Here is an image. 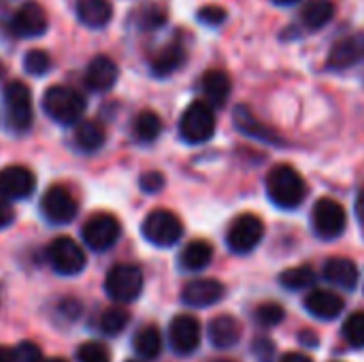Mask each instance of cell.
<instances>
[{
    "mask_svg": "<svg viewBox=\"0 0 364 362\" xmlns=\"http://www.w3.org/2000/svg\"><path fill=\"white\" fill-rule=\"evenodd\" d=\"M213 362H235V361H228V358H218V361Z\"/></svg>",
    "mask_w": 364,
    "mask_h": 362,
    "instance_id": "47",
    "label": "cell"
},
{
    "mask_svg": "<svg viewBox=\"0 0 364 362\" xmlns=\"http://www.w3.org/2000/svg\"><path fill=\"white\" fill-rule=\"evenodd\" d=\"M113 15V6L109 0H79L77 17L87 28H105Z\"/></svg>",
    "mask_w": 364,
    "mask_h": 362,
    "instance_id": "23",
    "label": "cell"
},
{
    "mask_svg": "<svg viewBox=\"0 0 364 362\" xmlns=\"http://www.w3.org/2000/svg\"><path fill=\"white\" fill-rule=\"evenodd\" d=\"M132 346H134V350H136L139 356H143V358H147V361L158 358L160 352H162V335H160L158 326L147 324V326L139 329L136 335H134Z\"/></svg>",
    "mask_w": 364,
    "mask_h": 362,
    "instance_id": "27",
    "label": "cell"
},
{
    "mask_svg": "<svg viewBox=\"0 0 364 362\" xmlns=\"http://www.w3.org/2000/svg\"><path fill=\"white\" fill-rule=\"evenodd\" d=\"M311 222H314V230L320 239L333 241L343 235V230L348 226V215H346V209L341 203H337L333 198H320L314 207Z\"/></svg>",
    "mask_w": 364,
    "mask_h": 362,
    "instance_id": "8",
    "label": "cell"
},
{
    "mask_svg": "<svg viewBox=\"0 0 364 362\" xmlns=\"http://www.w3.org/2000/svg\"><path fill=\"white\" fill-rule=\"evenodd\" d=\"M168 344L175 354L190 356L200 346V322L190 314H179L168 326Z\"/></svg>",
    "mask_w": 364,
    "mask_h": 362,
    "instance_id": "12",
    "label": "cell"
},
{
    "mask_svg": "<svg viewBox=\"0 0 364 362\" xmlns=\"http://www.w3.org/2000/svg\"><path fill=\"white\" fill-rule=\"evenodd\" d=\"M79 362H111V352L100 341H85L77 350Z\"/></svg>",
    "mask_w": 364,
    "mask_h": 362,
    "instance_id": "36",
    "label": "cell"
},
{
    "mask_svg": "<svg viewBox=\"0 0 364 362\" xmlns=\"http://www.w3.org/2000/svg\"><path fill=\"white\" fill-rule=\"evenodd\" d=\"M224 286L218 280H194L183 286L181 301L190 307H211L224 297Z\"/></svg>",
    "mask_w": 364,
    "mask_h": 362,
    "instance_id": "17",
    "label": "cell"
},
{
    "mask_svg": "<svg viewBox=\"0 0 364 362\" xmlns=\"http://www.w3.org/2000/svg\"><path fill=\"white\" fill-rule=\"evenodd\" d=\"M136 23L143 28V30H156L160 26L166 23V9L156 4V2H149V4H143L139 9V15H136Z\"/></svg>",
    "mask_w": 364,
    "mask_h": 362,
    "instance_id": "32",
    "label": "cell"
},
{
    "mask_svg": "<svg viewBox=\"0 0 364 362\" xmlns=\"http://www.w3.org/2000/svg\"><path fill=\"white\" fill-rule=\"evenodd\" d=\"M324 277L346 290H354L358 284V267L350 258H331L324 265Z\"/></svg>",
    "mask_w": 364,
    "mask_h": 362,
    "instance_id": "21",
    "label": "cell"
},
{
    "mask_svg": "<svg viewBox=\"0 0 364 362\" xmlns=\"http://www.w3.org/2000/svg\"><path fill=\"white\" fill-rule=\"evenodd\" d=\"M264 237V222L254 213L239 215L226 235V243L235 254H250Z\"/></svg>",
    "mask_w": 364,
    "mask_h": 362,
    "instance_id": "10",
    "label": "cell"
},
{
    "mask_svg": "<svg viewBox=\"0 0 364 362\" xmlns=\"http://www.w3.org/2000/svg\"><path fill=\"white\" fill-rule=\"evenodd\" d=\"M209 341L220 348V350H226V348H232L239 344L241 339V324L232 318V316H218L209 322Z\"/></svg>",
    "mask_w": 364,
    "mask_h": 362,
    "instance_id": "19",
    "label": "cell"
},
{
    "mask_svg": "<svg viewBox=\"0 0 364 362\" xmlns=\"http://www.w3.org/2000/svg\"><path fill=\"white\" fill-rule=\"evenodd\" d=\"M11 354H13V362H41V358H43L41 348L36 344H32V341L17 344L11 350Z\"/></svg>",
    "mask_w": 364,
    "mask_h": 362,
    "instance_id": "37",
    "label": "cell"
},
{
    "mask_svg": "<svg viewBox=\"0 0 364 362\" xmlns=\"http://www.w3.org/2000/svg\"><path fill=\"white\" fill-rule=\"evenodd\" d=\"M41 362H66V361H62V358H41Z\"/></svg>",
    "mask_w": 364,
    "mask_h": 362,
    "instance_id": "46",
    "label": "cell"
},
{
    "mask_svg": "<svg viewBox=\"0 0 364 362\" xmlns=\"http://www.w3.org/2000/svg\"><path fill=\"white\" fill-rule=\"evenodd\" d=\"M346 303L339 294L331 290H314L305 297V309L320 318V320H333L343 312Z\"/></svg>",
    "mask_w": 364,
    "mask_h": 362,
    "instance_id": "18",
    "label": "cell"
},
{
    "mask_svg": "<svg viewBox=\"0 0 364 362\" xmlns=\"http://www.w3.org/2000/svg\"><path fill=\"white\" fill-rule=\"evenodd\" d=\"M41 211L47 222L55 226H64L75 220L79 205L73 196V192L64 186H51L41 198Z\"/></svg>",
    "mask_w": 364,
    "mask_h": 362,
    "instance_id": "11",
    "label": "cell"
},
{
    "mask_svg": "<svg viewBox=\"0 0 364 362\" xmlns=\"http://www.w3.org/2000/svg\"><path fill=\"white\" fill-rule=\"evenodd\" d=\"M43 109L45 113L62 124V126H73L77 124L83 113H85V100L83 96L66 85H51L45 94H43Z\"/></svg>",
    "mask_w": 364,
    "mask_h": 362,
    "instance_id": "2",
    "label": "cell"
},
{
    "mask_svg": "<svg viewBox=\"0 0 364 362\" xmlns=\"http://www.w3.org/2000/svg\"><path fill=\"white\" fill-rule=\"evenodd\" d=\"M356 215H358L360 224L364 226V188L360 190V194H358V201H356Z\"/></svg>",
    "mask_w": 364,
    "mask_h": 362,
    "instance_id": "43",
    "label": "cell"
},
{
    "mask_svg": "<svg viewBox=\"0 0 364 362\" xmlns=\"http://www.w3.org/2000/svg\"><path fill=\"white\" fill-rule=\"evenodd\" d=\"M215 132V113L213 107L205 100H194L181 113L179 119V134L186 143L198 145L213 137Z\"/></svg>",
    "mask_w": 364,
    "mask_h": 362,
    "instance_id": "4",
    "label": "cell"
},
{
    "mask_svg": "<svg viewBox=\"0 0 364 362\" xmlns=\"http://www.w3.org/2000/svg\"><path fill=\"white\" fill-rule=\"evenodd\" d=\"M254 354H256L258 362H271L273 361V356H275V346H273V341L267 339V337L256 339V341H254Z\"/></svg>",
    "mask_w": 364,
    "mask_h": 362,
    "instance_id": "40",
    "label": "cell"
},
{
    "mask_svg": "<svg viewBox=\"0 0 364 362\" xmlns=\"http://www.w3.org/2000/svg\"><path fill=\"white\" fill-rule=\"evenodd\" d=\"M314 282H316V273L309 267H292L279 275V284L288 290H305L314 286Z\"/></svg>",
    "mask_w": 364,
    "mask_h": 362,
    "instance_id": "31",
    "label": "cell"
},
{
    "mask_svg": "<svg viewBox=\"0 0 364 362\" xmlns=\"http://www.w3.org/2000/svg\"><path fill=\"white\" fill-rule=\"evenodd\" d=\"M186 62V49L181 43H171L162 47L154 58H151V73L156 77H168L173 75L181 64Z\"/></svg>",
    "mask_w": 364,
    "mask_h": 362,
    "instance_id": "24",
    "label": "cell"
},
{
    "mask_svg": "<svg viewBox=\"0 0 364 362\" xmlns=\"http://www.w3.org/2000/svg\"><path fill=\"white\" fill-rule=\"evenodd\" d=\"M47 260L60 275H79L87 265L83 247L70 237L53 239L47 247Z\"/></svg>",
    "mask_w": 364,
    "mask_h": 362,
    "instance_id": "7",
    "label": "cell"
},
{
    "mask_svg": "<svg viewBox=\"0 0 364 362\" xmlns=\"http://www.w3.org/2000/svg\"><path fill=\"white\" fill-rule=\"evenodd\" d=\"M235 124H237V128H239L243 134H247V137H254V139L267 141V143H275V145L282 143V139H279L269 126L260 124V122L254 117V113H252L245 105H239V107L235 109Z\"/></svg>",
    "mask_w": 364,
    "mask_h": 362,
    "instance_id": "22",
    "label": "cell"
},
{
    "mask_svg": "<svg viewBox=\"0 0 364 362\" xmlns=\"http://www.w3.org/2000/svg\"><path fill=\"white\" fill-rule=\"evenodd\" d=\"M47 13L38 2H23L11 17V32L21 38H36L47 30Z\"/></svg>",
    "mask_w": 364,
    "mask_h": 362,
    "instance_id": "14",
    "label": "cell"
},
{
    "mask_svg": "<svg viewBox=\"0 0 364 362\" xmlns=\"http://www.w3.org/2000/svg\"><path fill=\"white\" fill-rule=\"evenodd\" d=\"M360 60H364V32H358V34H352V36H346V38L337 41L333 45L331 53H328L326 66L335 68V70H341V68L358 64Z\"/></svg>",
    "mask_w": 364,
    "mask_h": 362,
    "instance_id": "15",
    "label": "cell"
},
{
    "mask_svg": "<svg viewBox=\"0 0 364 362\" xmlns=\"http://www.w3.org/2000/svg\"><path fill=\"white\" fill-rule=\"evenodd\" d=\"M49 66H51V58H49V53L43 51V49H30V51L26 53V58H23V68H26V73H30V75H34V77L45 75V73L49 70Z\"/></svg>",
    "mask_w": 364,
    "mask_h": 362,
    "instance_id": "35",
    "label": "cell"
},
{
    "mask_svg": "<svg viewBox=\"0 0 364 362\" xmlns=\"http://www.w3.org/2000/svg\"><path fill=\"white\" fill-rule=\"evenodd\" d=\"M13 220H15V211H13V207L9 205V201H6V198H0V230H2V228H6V226H11V224H13Z\"/></svg>",
    "mask_w": 364,
    "mask_h": 362,
    "instance_id": "41",
    "label": "cell"
},
{
    "mask_svg": "<svg viewBox=\"0 0 364 362\" xmlns=\"http://www.w3.org/2000/svg\"><path fill=\"white\" fill-rule=\"evenodd\" d=\"M333 17H335V4L331 0H309L301 13V19L309 30L324 28Z\"/></svg>",
    "mask_w": 364,
    "mask_h": 362,
    "instance_id": "28",
    "label": "cell"
},
{
    "mask_svg": "<svg viewBox=\"0 0 364 362\" xmlns=\"http://www.w3.org/2000/svg\"><path fill=\"white\" fill-rule=\"evenodd\" d=\"M0 362H13L11 350H6V348H2V346H0Z\"/></svg>",
    "mask_w": 364,
    "mask_h": 362,
    "instance_id": "44",
    "label": "cell"
},
{
    "mask_svg": "<svg viewBox=\"0 0 364 362\" xmlns=\"http://www.w3.org/2000/svg\"><path fill=\"white\" fill-rule=\"evenodd\" d=\"M143 237L158 247H171L183 237V224L181 220L168 211V209H154L145 220H143Z\"/></svg>",
    "mask_w": 364,
    "mask_h": 362,
    "instance_id": "6",
    "label": "cell"
},
{
    "mask_svg": "<svg viewBox=\"0 0 364 362\" xmlns=\"http://www.w3.org/2000/svg\"><path fill=\"white\" fill-rule=\"evenodd\" d=\"M119 235H122V224L111 213H96L81 228V237L85 245L94 252H105L113 247Z\"/></svg>",
    "mask_w": 364,
    "mask_h": 362,
    "instance_id": "9",
    "label": "cell"
},
{
    "mask_svg": "<svg viewBox=\"0 0 364 362\" xmlns=\"http://www.w3.org/2000/svg\"><path fill=\"white\" fill-rule=\"evenodd\" d=\"M267 194L279 209H294L307 196L303 175L290 164H277L267 175Z\"/></svg>",
    "mask_w": 364,
    "mask_h": 362,
    "instance_id": "1",
    "label": "cell"
},
{
    "mask_svg": "<svg viewBox=\"0 0 364 362\" xmlns=\"http://www.w3.org/2000/svg\"><path fill=\"white\" fill-rule=\"evenodd\" d=\"M139 186H141L143 192L156 194V192H160V190L164 188V177H162V173H158V171H147V173L141 175Z\"/></svg>",
    "mask_w": 364,
    "mask_h": 362,
    "instance_id": "39",
    "label": "cell"
},
{
    "mask_svg": "<svg viewBox=\"0 0 364 362\" xmlns=\"http://www.w3.org/2000/svg\"><path fill=\"white\" fill-rule=\"evenodd\" d=\"M132 130H134V137H136L139 141L151 143V141H156V139L160 137V132H162V119H160V115L154 113V111H141V113L134 117Z\"/></svg>",
    "mask_w": 364,
    "mask_h": 362,
    "instance_id": "29",
    "label": "cell"
},
{
    "mask_svg": "<svg viewBox=\"0 0 364 362\" xmlns=\"http://www.w3.org/2000/svg\"><path fill=\"white\" fill-rule=\"evenodd\" d=\"M75 145L85 154L98 151L105 145V128L94 119L81 117L75 124Z\"/></svg>",
    "mask_w": 364,
    "mask_h": 362,
    "instance_id": "25",
    "label": "cell"
},
{
    "mask_svg": "<svg viewBox=\"0 0 364 362\" xmlns=\"http://www.w3.org/2000/svg\"><path fill=\"white\" fill-rule=\"evenodd\" d=\"M224 19H226V11L218 4L198 9V21L205 26H220V23H224Z\"/></svg>",
    "mask_w": 364,
    "mask_h": 362,
    "instance_id": "38",
    "label": "cell"
},
{
    "mask_svg": "<svg viewBox=\"0 0 364 362\" xmlns=\"http://www.w3.org/2000/svg\"><path fill=\"white\" fill-rule=\"evenodd\" d=\"M105 292L115 303H132L143 292V273L134 265H115L105 277Z\"/></svg>",
    "mask_w": 364,
    "mask_h": 362,
    "instance_id": "5",
    "label": "cell"
},
{
    "mask_svg": "<svg viewBox=\"0 0 364 362\" xmlns=\"http://www.w3.org/2000/svg\"><path fill=\"white\" fill-rule=\"evenodd\" d=\"M284 316H286V312H284V307L277 305V303H262V305H258L256 312H254L256 322H258L260 326H264V329H273V326L282 324V322H284Z\"/></svg>",
    "mask_w": 364,
    "mask_h": 362,
    "instance_id": "34",
    "label": "cell"
},
{
    "mask_svg": "<svg viewBox=\"0 0 364 362\" xmlns=\"http://www.w3.org/2000/svg\"><path fill=\"white\" fill-rule=\"evenodd\" d=\"M34 186H36V177L28 166L13 164L0 171V198L6 201L28 198L34 192Z\"/></svg>",
    "mask_w": 364,
    "mask_h": 362,
    "instance_id": "13",
    "label": "cell"
},
{
    "mask_svg": "<svg viewBox=\"0 0 364 362\" xmlns=\"http://www.w3.org/2000/svg\"><path fill=\"white\" fill-rule=\"evenodd\" d=\"M213 258V247L211 243L203 241V239H196V241H190L181 254H179V265L183 271H203L205 267H209Z\"/></svg>",
    "mask_w": 364,
    "mask_h": 362,
    "instance_id": "26",
    "label": "cell"
},
{
    "mask_svg": "<svg viewBox=\"0 0 364 362\" xmlns=\"http://www.w3.org/2000/svg\"><path fill=\"white\" fill-rule=\"evenodd\" d=\"M343 339L352 348H356V350L364 348V312H356V314H352L346 320V324H343Z\"/></svg>",
    "mask_w": 364,
    "mask_h": 362,
    "instance_id": "33",
    "label": "cell"
},
{
    "mask_svg": "<svg viewBox=\"0 0 364 362\" xmlns=\"http://www.w3.org/2000/svg\"><path fill=\"white\" fill-rule=\"evenodd\" d=\"M275 4H284V6H290V4H296V2H301V0H273Z\"/></svg>",
    "mask_w": 364,
    "mask_h": 362,
    "instance_id": "45",
    "label": "cell"
},
{
    "mask_svg": "<svg viewBox=\"0 0 364 362\" xmlns=\"http://www.w3.org/2000/svg\"><path fill=\"white\" fill-rule=\"evenodd\" d=\"M203 94L211 107H224L228 96H230V77L220 70L211 68L203 75Z\"/></svg>",
    "mask_w": 364,
    "mask_h": 362,
    "instance_id": "20",
    "label": "cell"
},
{
    "mask_svg": "<svg viewBox=\"0 0 364 362\" xmlns=\"http://www.w3.org/2000/svg\"><path fill=\"white\" fill-rule=\"evenodd\" d=\"M117 77H119L117 64L107 55H96L90 60L85 75H83V81L92 92H107L115 85Z\"/></svg>",
    "mask_w": 364,
    "mask_h": 362,
    "instance_id": "16",
    "label": "cell"
},
{
    "mask_svg": "<svg viewBox=\"0 0 364 362\" xmlns=\"http://www.w3.org/2000/svg\"><path fill=\"white\" fill-rule=\"evenodd\" d=\"M128 362H134V361H128Z\"/></svg>",
    "mask_w": 364,
    "mask_h": 362,
    "instance_id": "48",
    "label": "cell"
},
{
    "mask_svg": "<svg viewBox=\"0 0 364 362\" xmlns=\"http://www.w3.org/2000/svg\"><path fill=\"white\" fill-rule=\"evenodd\" d=\"M4 100V122L6 128L13 132H26L32 126L34 111H32V96L26 83L9 81L2 92Z\"/></svg>",
    "mask_w": 364,
    "mask_h": 362,
    "instance_id": "3",
    "label": "cell"
},
{
    "mask_svg": "<svg viewBox=\"0 0 364 362\" xmlns=\"http://www.w3.org/2000/svg\"><path fill=\"white\" fill-rule=\"evenodd\" d=\"M128 320H130V316H128L126 309H122V307H109V309H105V312L100 314L98 329H100L105 335L115 337V335H119V333L128 326Z\"/></svg>",
    "mask_w": 364,
    "mask_h": 362,
    "instance_id": "30",
    "label": "cell"
},
{
    "mask_svg": "<svg viewBox=\"0 0 364 362\" xmlns=\"http://www.w3.org/2000/svg\"><path fill=\"white\" fill-rule=\"evenodd\" d=\"M282 362H314L307 354H301V352H290V354H286Z\"/></svg>",
    "mask_w": 364,
    "mask_h": 362,
    "instance_id": "42",
    "label": "cell"
}]
</instances>
